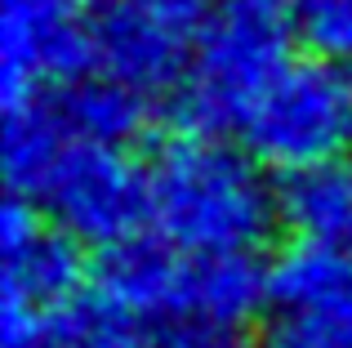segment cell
<instances>
[{
  "instance_id": "1",
  "label": "cell",
  "mask_w": 352,
  "mask_h": 348,
  "mask_svg": "<svg viewBox=\"0 0 352 348\" xmlns=\"http://www.w3.org/2000/svg\"><path fill=\"white\" fill-rule=\"evenodd\" d=\"M281 215L263 161L206 130H179L147 161V224L183 254L258 250Z\"/></svg>"
},
{
  "instance_id": "2",
  "label": "cell",
  "mask_w": 352,
  "mask_h": 348,
  "mask_svg": "<svg viewBox=\"0 0 352 348\" xmlns=\"http://www.w3.org/2000/svg\"><path fill=\"white\" fill-rule=\"evenodd\" d=\"M290 63V18L281 0H219L197 36L192 63L179 80L183 130H241L254 98Z\"/></svg>"
},
{
  "instance_id": "3",
  "label": "cell",
  "mask_w": 352,
  "mask_h": 348,
  "mask_svg": "<svg viewBox=\"0 0 352 348\" xmlns=\"http://www.w3.org/2000/svg\"><path fill=\"white\" fill-rule=\"evenodd\" d=\"M241 139L272 170L330 166L352 148V67L335 58H290L254 98Z\"/></svg>"
},
{
  "instance_id": "4",
  "label": "cell",
  "mask_w": 352,
  "mask_h": 348,
  "mask_svg": "<svg viewBox=\"0 0 352 348\" xmlns=\"http://www.w3.org/2000/svg\"><path fill=\"white\" fill-rule=\"evenodd\" d=\"M27 201L80 241L112 246L147 219V166H134L125 148L67 139L32 183Z\"/></svg>"
},
{
  "instance_id": "5",
  "label": "cell",
  "mask_w": 352,
  "mask_h": 348,
  "mask_svg": "<svg viewBox=\"0 0 352 348\" xmlns=\"http://www.w3.org/2000/svg\"><path fill=\"white\" fill-rule=\"evenodd\" d=\"M214 5L219 0H107L98 18V67L143 94L179 89Z\"/></svg>"
},
{
  "instance_id": "6",
  "label": "cell",
  "mask_w": 352,
  "mask_h": 348,
  "mask_svg": "<svg viewBox=\"0 0 352 348\" xmlns=\"http://www.w3.org/2000/svg\"><path fill=\"white\" fill-rule=\"evenodd\" d=\"M98 23L76 0H0V85L5 98L50 94L89 76Z\"/></svg>"
},
{
  "instance_id": "7",
  "label": "cell",
  "mask_w": 352,
  "mask_h": 348,
  "mask_svg": "<svg viewBox=\"0 0 352 348\" xmlns=\"http://www.w3.org/2000/svg\"><path fill=\"white\" fill-rule=\"evenodd\" d=\"M0 277H5L9 304L63 313L80 299V286H85L80 237H72L54 219L45 224L32 201L9 192L5 215H0Z\"/></svg>"
},
{
  "instance_id": "8",
  "label": "cell",
  "mask_w": 352,
  "mask_h": 348,
  "mask_svg": "<svg viewBox=\"0 0 352 348\" xmlns=\"http://www.w3.org/2000/svg\"><path fill=\"white\" fill-rule=\"evenodd\" d=\"M183 259L188 254L161 232H129L120 241L103 246V259L94 268V290L125 308L138 322L170 313L179 304V281H183Z\"/></svg>"
},
{
  "instance_id": "9",
  "label": "cell",
  "mask_w": 352,
  "mask_h": 348,
  "mask_svg": "<svg viewBox=\"0 0 352 348\" xmlns=\"http://www.w3.org/2000/svg\"><path fill=\"white\" fill-rule=\"evenodd\" d=\"M272 299V268L254 250H206L183 259L179 304L192 313L219 317L232 326H250Z\"/></svg>"
},
{
  "instance_id": "10",
  "label": "cell",
  "mask_w": 352,
  "mask_h": 348,
  "mask_svg": "<svg viewBox=\"0 0 352 348\" xmlns=\"http://www.w3.org/2000/svg\"><path fill=\"white\" fill-rule=\"evenodd\" d=\"M63 125L72 139L107 143V148H129L147 130V98L143 89L125 85L116 76H80L63 89H50Z\"/></svg>"
},
{
  "instance_id": "11",
  "label": "cell",
  "mask_w": 352,
  "mask_h": 348,
  "mask_svg": "<svg viewBox=\"0 0 352 348\" xmlns=\"http://www.w3.org/2000/svg\"><path fill=\"white\" fill-rule=\"evenodd\" d=\"M281 219L290 224L294 237L339 246V237H344V228L352 219V170L330 161V166L285 174Z\"/></svg>"
},
{
  "instance_id": "12",
  "label": "cell",
  "mask_w": 352,
  "mask_h": 348,
  "mask_svg": "<svg viewBox=\"0 0 352 348\" xmlns=\"http://www.w3.org/2000/svg\"><path fill=\"white\" fill-rule=\"evenodd\" d=\"M54 317H58L63 348H143V322L116 308L112 299H103L98 290Z\"/></svg>"
},
{
  "instance_id": "13",
  "label": "cell",
  "mask_w": 352,
  "mask_h": 348,
  "mask_svg": "<svg viewBox=\"0 0 352 348\" xmlns=\"http://www.w3.org/2000/svg\"><path fill=\"white\" fill-rule=\"evenodd\" d=\"M143 348H245V326L219 322L192 308H170L147 322Z\"/></svg>"
},
{
  "instance_id": "14",
  "label": "cell",
  "mask_w": 352,
  "mask_h": 348,
  "mask_svg": "<svg viewBox=\"0 0 352 348\" xmlns=\"http://www.w3.org/2000/svg\"><path fill=\"white\" fill-rule=\"evenodd\" d=\"M263 348H352V304L326 313H281Z\"/></svg>"
},
{
  "instance_id": "15",
  "label": "cell",
  "mask_w": 352,
  "mask_h": 348,
  "mask_svg": "<svg viewBox=\"0 0 352 348\" xmlns=\"http://www.w3.org/2000/svg\"><path fill=\"white\" fill-rule=\"evenodd\" d=\"M303 27L326 58L352 67V0H303Z\"/></svg>"
},
{
  "instance_id": "16",
  "label": "cell",
  "mask_w": 352,
  "mask_h": 348,
  "mask_svg": "<svg viewBox=\"0 0 352 348\" xmlns=\"http://www.w3.org/2000/svg\"><path fill=\"white\" fill-rule=\"evenodd\" d=\"M0 348H63L58 317L5 299V308H0Z\"/></svg>"
},
{
  "instance_id": "17",
  "label": "cell",
  "mask_w": 352,
  "mask_h": 348,
  "mask_svg": "<svg viewBox=\"0 0 352 348\" xmlns=\"http://www.w3.org/2000/svg\"><path fill=\"white\" fill-rule=\"evenodd\" d=\"M339 250L352 259V219H348V228H344V237H339Z\"/></svg>"
},
{
  "instance_id": "18",
  "label": "cell",
  "mask_w": 352,
  "mask_h": 348,
  "mask_svg": "<svg viewBox=\"0 0 352 348\" xmlns=\"http://www.w3.org/2000/svg\"><path fill=\"white\" fill-rule=\"evenodd\" d=\"M76 5H107V0H76Z\"/></svg>"
},
{
  "instance_id": "19",
  "label": "cell",
  "mask_w": 352,
  "mask_h": 348,
  "mask_svg": "<svg viewBox=\"0 0 352 348\" xmlns=\"http://www.w3.org/2000/svg\"><path fill=\"white\" fill-rule=\"evenodd\" d=\"M281 5H290V0H281Z\"/></svg>"
}]
</instances>
